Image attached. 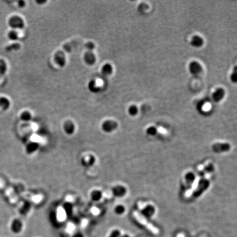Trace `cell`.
<instances>
[{"mask_svg": "<svg viewBox=\"0 0 237 237\" xmlns=\"http://www.w3.org/2000/svg\"><path fill=\"white\" fill-rule=\"evenodd\" d=\"M189 72L192 75H198L202 71V66L201 64L197 61H192L189 63Z\"/></svg>", "mask_w": 237, "mask_h": 237, "instance_id": "obj_6", "label": "cell"}, {"mask_svg": "<svg viewBox=\"0 0 237 237\" xmlns=\"http://www.w3.org/2000/svg\"><path fill=\"white\" fill-rule=\"evenodd\" d=\"M125 211V208L124 207L121 205H118L115 207V211L117 214H122Z\"/></svg>", "mask_w": 237, "mask_h": 237, "instance_id": "obj_27", "label": "cell"}, {"mask_svg": "<svg viewBox=\"0 0 237 237\" xmlns=\"http://www.w3.org/2000/svg\"><path fill=\"white\" fill-rule=\"evenodd\" d=\"M96 55L93 52L87 51L83 55V60L86 64L88 66H93L96 62Z\"/></svg>", "mask_w": 237, "mask_h": 237, "instance_id": "obj_7", "label": "cell"}, {"mask_svg": "<svg viewBox=\"0 0 237 237\" xmlns=\"http://www.w3.org/2000/svg\"><path fill=\"white\" fill-rule=\"evenodd\" d=\"M18 6L20 8L24 7L25 6V2L24 1H19L18 2Z\"/></svg>", "mask_w": 237, "mask_h": 237, "instance_id": "obj_29", "label": "cell"}, {"mask_svg": "<svg viewBox=\"0 0 237 237\" xmlns=\"http://www.w3.org/2000/svg\"><path fill=\"white\" fill-rule=\"evenodd\" d=\"M102 198V193L99 190H94L91 193V198L94 202H98Z\"/></svg>", "mask_w": 237, "mask_h": 237, "instance_id": "obj_17", "label": "cell"}, {"mask_svg": "<svg viewBox=\"0 0 237 237\" xmlns=\"http://www.w3.org/2000/svg\"><path fill=\"white\" fill-rule=\"evenodd\" d=\"M7 70V64L5 61L0 60V76L5 75Z\"/></svg>", "mask_w": 237, "mask_h": 237, "instance_id": "obj_22", "label": "cell"}, {"mask_svg": "<svg viewBox=\"0 0 237 237\" xmlns=\"http://www.w3.org/2000/svg\"><path fill=\"white\" fill-rule=\"evenodd\" d=\"M230 79H231V81H232V82L233 83H236L237 81V66H235V68H234V70L232 72V73L231 75L230 76Z\"/></svg>", "mask_w": 237, "mask_h": 237, "instance_id": "obj_23", "label": "cell"}, {"mask_svg": "<svg viewBox=\"0 0 237 237\" xmlns=\"http://www.w3.org/2000/svg\"><path fill=\"white\" fill-rule=\"evenodd\" d=\"M133 215L135 218L139 223H140L141 225L146 227L147 229L150 231L152 233H153L154 235H158L159 233V230L156 227L151 225V223H149L139 212L135 211H134Z\"/></svg>", "mask_w": 237, "mask_h": 237, "instance_id": "obj_1", "label": "cell"}, {"mask_svg": "<svg viewBox=\"0 0 237 237\" xmlns=\"http://www.w3.org/2000/svg\"><path fill=\"white\" fill-rule=\"evenodd\" d=\"M214 151L217 153H221V152H226L228 151L231 148L230 144L228 143H218L214 144L212 147Z\"/></svg>", "mask_w": 237, "mask_h": 237, "instance_id": "obj_9", "label": "cell"}, {"mask_svg": "<svg viewBox=\"0 0 237 237\" xmlns=\"http://www.w3.org/2000/svg\"><path fill=\"white\" fill-rule=\"evenodd\" d=\"M8 24L13 30L22 29L25 26L23 18L18 15L13 16L8 20Z\"/></svg>", "mask_w": 237, "mask_h": 237, "instance_id": "obj_2", "label": "cell"}, {"mask_svg": "<svg viewBox=\"0 0 237 237\" xmlns=\"http://www.w3.org/2000/svg\"><path fill=\"white\" fill-rule=\"evenodd\" d=\"M21 120L24 121V122H28L30 121L32 119V115L28 111H23L22 113L21 114L20 116Z\"/></svg>", "mask_w": 237, "mask_h": 237, "instance_id": "obj_20", "label": "cell"}, {"mask_svg": "<svg viewBox=\"0 0 237 237\" xmlns=\"http://www.w3.org/2000/svg\"><path fill=\"white\" fill-rule=\"evenodd\" d=\"M8 38L11 41L17 40L19 38V34L17 31L12 30L8 33Z\"/></svg>", "mask_w": 237, "mask_h": 237, "instance_id": "obj_21", "label": "cell"}, {"mask_svg": "<svg viewBox=\"0 0 237 237\" xmlns=\"http://www.w3.org/2000/svg\"><path fill=\"white\" fill-rule=\"evenodd\" d=\"M94 162H95L94 157L92 155H88L87 158H85L83 159L82 163L85 166H92L94 165Z\"/></svg>", "mask_w": 237, "mask_h": 237, "instance_id": "obj_19", "label": "cell"}, {"mask_svg": "<svg viewBox=\"0 0 237 237\" xmlns=\"http://www.w3.org/2000/svg\"><path fill=\"white\" fill-rule=\"evenodd\" d=\"M113 193L114 194H115L116 195H122L124 193L123 189L121 187H116L114 188Z\"/></svg>", "mask_w": 237, "mask_h": 237, "instance_id": "obj_26", "label": "cell"}, {"mask_svg": "<svg viewBox=\"0 0 237 237\" xmlns=\"http://www.w3.org/2000/svg\"><path fill=\"white\" fill-rule=\"evenodd\" d=\"M88 88L92 93H98L101 91V88L99 87L94 80H92L88 84Z\"/></svg>", "mask_w": 237, "mask_h": 237, "instance_id": "obj_15", "label": "cell"}, {"mask_svg": "<svg viewBox=\"0 0 237 237\" xmlns=\"http://www.w3.org/2000/svg\"><path fill=\"white\" fill-rule=\"evenodd\" d=\"M30 203L29 202H25L20 209V214L22 215L23 216H25L30 211Z\"/></svg>", "mask_w": 237, "mask_h": 237, "instance_id": "obj_18", "label": "cell"}, {"mask_svg": "<svg viewBox=\"0 0 237 237\" xmlns=\"http://www.w3.org/2000/svg\"><path fill=\"white\" fill-rule=\"evenodd\" d=\"M54 61L59 66L63 68L66 63V54L63 51H57L54 54Z\"/></svg>", "mask_w": 237, "mask_h": 237, "instance_id": "obj_4", "label": "cell"}, {"mask_svg": "<svg viewBox=\"0 0 237 237\" xmlns=\"http://www.w3.org/2000/svg\"><path fill=\"white\" fill-rule=\"evenodd\" d=\"M85 47L86 49L87 50V51H90V52H93V50H94L95 48V45L94 42H88L86 43L85 45Z\"/></svg>", "mask_w": 237, "mask_h": 237, "instance_id": "obj_25", "label": "cell"}, {"mask_svg": "<svg viewBox=\"0 0 237 237\" xmlns=\"http://www.w3.org/2000/svg\"><path fill=\"white\" fill-rule=\"evenodd\" d=\"M118 127V124L113 120H106L104 121L102 125V129L105 132H111Z\"/></svg>", "mask_w": 237, "mask_h": 237, "instance_id": "obj_5", "label": "cell"}, {"mask_svg": "<svg viewBox=\"0 0 237 237\" xmlns=\"http://www.w3.org/2000/svg\"><path fill=\"white\" fill-rule=\"evenodd\" d=\"M22 228H23V223L20 219H16L13 220L10 226V228L14 233L17 234L20 233L21 231L22 230Z\"/></svg>", "mask_w": 237, "mask_h": 237, "instance_id": "obj_10", "label": "cell"}, {"mask_svg": "<svg viewBox=\"0 0 237 237\" xmlns=\"http://www.w3.org/2000/svg\"><path fill=\"white\" fill-rule=\"evenodd\" d=\"M191 44L194 47L199 48L204 44V39L200 36H194L193 37H192L191 39Z\"/></svg>", "mask_w": 237, "mask_h": 237, "instance_id": "obj_12", "label": "cell"}, {"mask_svg": "<svg viewBox=\"0 0 237 237\" xmlns=\"http://www.w3.org/2000/svg\"><path fill=\"white\" fill-rule=\"evenodd\" d=\"M120 232L118 230H115L113 231L110 233L108 237H120Z\"/></svg>", "mask_w": 237, "mask_h": 237, "instance_id": "obj_28", "label": "cell"}, {"mask_svg": "<svg viewBox=\"0 0 237 237\" xmlns=\"http://www.w3.org/2000/svg\"><path fill=\"white\" fill-rule=\"evenodd\" d=\"M39 147V144L36 142H30L26 147V152L28 154H31L37 151Z\"/></svg>", "mask_w": 237, "mask_h": 237, "instance_id": "obj_14", "label": "cell"}, {"mask_svg": "<svg viewBox=\"0 0 237 237\" xmlns=\"http://www.w3.org/2000/svg\"><path fill=\"white\" fill-rule=\"evenodd\" d=\"M113 72V67L110 63L104 64L102 68V73L105 76H109Z\"/></svg>", "mask_w": 237, "mask_h": 237, "instance_id": "obj_13", "label": "cell"}, {"mask_svg": "<svg viewBox=\"0 0 237 237\" xmlns=\"http://www.w3.org/2000/svg\"><path fill=\"white\" fill-rule=\"evenodd\" d=\"M10 101L6 97H2L0 98V107L3 110H6L10 107Z\"/></svg>", "mask_w": 237, "mask_h": 237, "instance_id": "obj_16", "label": "cell"}, {"mask_svg": "<svg viewBox=\"0 0 237 237\" xmlns=\"http://www.w3.org/2000/svg\"><path fill=\"white\" fill-rule=\"evenodd\" d=\"M209 182L207 179H203L199 182L197 189L193 193V196L195 198H197L200 196L203 193L206 191L209 186Z\"/></svg>", "mask_w": 237, "mask_h": 237, "instance_id": "obj_3", "label": "cell"}, {"mask_svg": "<svg viewBox=\"0 0 237 237\" xmlns=\"http://www.w3.org/2000/svg\"><path fill=\"white\" fill-rule=\"evenodd\" d=\"M36 2L38 3L40 5H41V3H45L46 2V1H37Z\"/></svg>", "mask_w": 237, "mask_h": 237, "instance_id": "obj_31", "label": "cell"}, {"mask_svg": "<svg viewBox=\"0 0 237 237\" xmlns=\"http://www.w3.org/2000/svg\"><path fill=\"white\" fill-rule=\"evenodd\" d=\"M73 237H84L81 232H76L74 235Z\"/></svg>", "mask_w": 237, "mask_h": 237, "instance_id": "obj_30", "label": "cell"}, {"mask_svg": "<svg viewBox=\"0 0 237 237\" xmlns=\"http://www.w3.org/2000/svg\"><path fill=\"white\" fill-rule=\"evenodd\" d=\"M63 129L66 134L68 135H71L74 133L75 130V126L72 121H66L63 125Z\"/></svg>", "mask_w": 237, "mask_h": 237, "instance_id": "obj_11", "label": "cell"}, {"mask_svg": "<svg viewBox=\"0 0 237 237\" xmlns=\"http://www.w3.org/2000/svg\"><path fill=\"white\" fill-rule=\"evenodd\" d=\"M121 237H129V235H123V236H121Z\"/></svg>", "mask_w": 237, "mask_h": 237, "instance_id": "obj_32", "label": "cell"}, {"mask_svg": "<svg viewBox=\"0 0 237 237\" xmlns=\"http://www.w3.org/2000/svg\"><path fill=\"white\" fill-rule=\"evenodd\" d=\"M225 90L222 87L216 88L212 94V99L215 102H219L225 97Z\"/></svg>", "mask_w": 237, "mask_h": 237, "instance_id": "obj_8", "label": "cell"}, {"mask_svg": "<svg viewBox=\"0 0 237 237\" xmlns=\"http://www.w3.org/2000/svg\"><path fill=\"white\" fill-rule=\"evenodd\" d=\"M138 113V108L135 105H132L129 107V113L132 115V116H135Z\"/></svg>", "mask_w": 237, "mask_h": 237, "instance_id": "obj_24", "label": "cell"}]
</instances>
